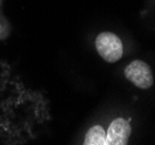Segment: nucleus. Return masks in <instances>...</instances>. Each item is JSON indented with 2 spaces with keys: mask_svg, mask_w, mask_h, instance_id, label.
<instances>
[{
  "mask_svg": "<svg viewBox=\"0 0 155 145\" xmlns=\"http://www.w3.org/2000/svg\"><path fill=\"white\" fill-rule=\"evenodd\" d=\"M96 49L101 57L107 63H116L121 57L124 52L123 42L116 34L104 31L101 33L96 38Z\"/></svg>",
  "mask_w": 155,
  "mask_h": 145,
  "instance_id": "1",
  "label": "nucleus"
},
{
  "mask_svg": "<svg viewBox=\"0 0 155 145\" xmlns=\"http://www.w3.org/2000/svg\"><path fill=\"white\" fill-rule=\"evenodd\" d=\"M125 76L133 85L142 90H147L149 87H152V85L154 83L153 73L149 65L143 61H139V59L133 61L126 66Z\"/></svg>",
  "mask_w": 155,
  "mask_h": 145,
  "instance_id": "2",
  "label": "nucleus"
},
{
  "mask_svg": "<svg viewBox=\"0 0 155 145\" xmlns=\"http://www.w3.org/2000/svg\"><path fill=\"white\" fill-rule=\"evenodd\" d=\"M131 125L126 120L118 117L110 124L106 131V144L107 145H126L131 136Z\"/></svg>",
  "mask_w": 155,
  "mask_h": 145,
  "instance_id": "3",
  "label": "nucleus"
},
{
  "mask_svg": "<svg viewBox=\"0 0 155 145\" xmlns=\"http://www.w3.org/2000/svg\"><path fill=\"white\" fill-rule=\"evenodd\" d=\"M85 145H107L106 144V131L101 125H93L87 130L84 139Z\"/></svg>",
  "mask_w": 155,
  "mask_h": 145,
  "instance_id": "4",
  "label": "nucleus"
}]
</instances>
